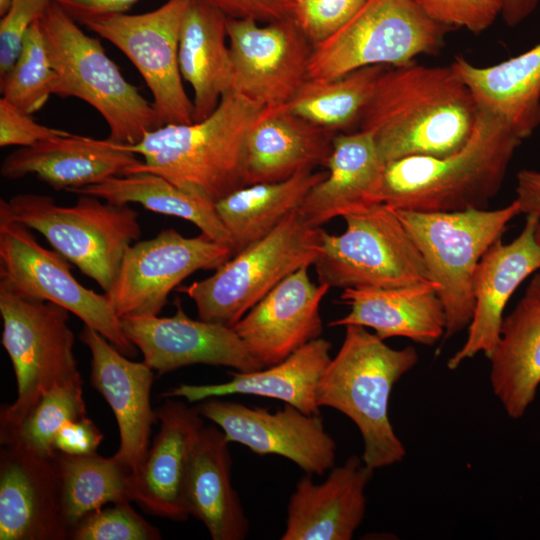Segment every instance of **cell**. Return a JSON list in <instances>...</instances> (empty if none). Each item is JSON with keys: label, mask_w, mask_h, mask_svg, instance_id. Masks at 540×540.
<instances>
[{"label": "cell", "mask_w": 540, "mask_h": 540, "mask_svg": "<svg viewBox=\"0 0 540 540\" xmlns=\"http://www.w3.org/2000/svg\"><path fill=\"white\" fill-rule=\"evenodd\" d=\"M478 112L471 90L452 64L412 62L383 70L358 129L373 135L386 163L409 156L445 157L466 143Z\"/></svg>", "instance_id": "1"}, {"label": "cell", "mask_w": 540, "mask_h": 540, "mask_svg": "<svg viewBox=\"0 0 540 540\" xmlns=\"http://www.w3.org/2000/svg\"><path fill=\"white\" fill-rule=\"evenodd\" d=\"M522 141L498 117L479 109L468 140L456 152L387 162L377 201L420 212L486 209Z\"/></svg>", "instance_id": "2"}, {"label": "cell", "mask_w": 540, "mask_h": 540, "mask_svg": "<svg viewBox=\"0 0 540 540\" xmlns=\"http://www.w3.org/2000/svg\"><path fill=\"white\" fill-rule=\"evenodd\" d=\"M262 110L230 90L204 120L163 125L146 133L140 142L124 145L144 158L130 174H158L215 204L245 186L244 142Z\"/></svg>", "instance_id": "3"}, {"label": "cell", "mask_w": 540, "mask_h": 540, "mask_svg": "<svg viewBox=\"0 0 540 540\" xmlns=\"http://www.w3.org/2000/svg\"><path fill=\"white\" fill-rule=\"evenodd\" d=\"M418 358L414 347L391 348L366 327L350 324L319 381L318 406L353 421L363 439L362 460L373 470L399 463L406 455L389 420V399L394 384Z\"/></svg>", "instance_id": "4"}, {"label": "cell", "mask_w": 540, "mask_h": 540, "mask_svg": "<svg viewBox=\"0 0 540 540\" xmlns=\"http://www.w3.org/2000/svg\"><path fill=\"white\" fill-rule=\"evenodd\" d=\"M40 24L57 76L54 95L76 97L92 106L105 120L108 139L114 143L136 144L160 127L153 102L124 78L97 38L85 34L52 2Z\"/></svg>", "instance_id": "5"}, {"label": "cell", "mask_w": 540, "mask_h": 540, "mask_svg": "<svg viewBox=\"0 0 540 540\" xmlns=\"http://www.w3.org/2000/svg\"><path fill=\"white\" fill-rule=\"evenodd\" d=\"M394 211L417 246L430 281L437 285L446 316L443 338L448 339L468 328L475 304V269L508 223L521 214L519 205L514 200L495 210Z\"/></svg>", "instance_id": "6"}, {"label": "cell", "mask_w": 540, "mask_h": 540, "mask_svg": "<svg viewBox=\"0 0 540 540\" xmlns=\"http://www.w3.org/2000/svg\"><path fill=\"white\" fill-rule=\"evenodd\" d=\"M321 232L297 209L211 276L176 290L193 300L199 319L233 328L283 279L314 264L321 250Z\"/></svg>", "instance_id": "7"}, {"label": "cell", "mask_w": 540, "mask_h": 540, "mask_svg": "<svg viewBox=\"0 0 540 540\" xmlns=\"http://www.w3.org/2000/svg\"><path fill=\"white\" fill-rule=\"evenodd\" d=\"M5 204L15 220L41 233L104 292L111 288L126 250L141 236L136 210L93 195L80 194L68 207L32 193L16 194Z\"/></svg>", "instance_id": "8"}, {"label": "cell", "mask_w": 540, "mask_h": 540, "mask_svg": "<svg viewBox=\"0 0 540 540\" xmlns=\"http://www.w3.org/2000/svg\"><path fill=\"white\" fill-rule=\"evenodd\" d=\"M1 343L16 377L17 397L0 410V429L19 424L52 389L81 378L69 311L0 283Z\"/></svg>", "instance_id": "9"}, {"label": "cell", "mask_w": 540, "mask_h": 540, "mask_svg": "<svg viewBox=\"0 0 540 540\" xmlns=\"http://www.w3.org/2000/svg\"><path fill=\"white\" fill-rule=\"evenodd\" d=\"M450 28L414 0H366L338 31L313 47L309 78L333 79L368 66L398 67L437 54Z\"/></svg>", "instance_id": "10"}, {"label": "cell", "mask_w": 540, "mask_h": 540, "mask_svg": "<svg viewBox=\"0 0 540 540\" xmlns=\"http://www.w3.org/2000/svg\"><path fill=\"white\" fill-rule=\"evenodd\" d=\"M346 230L322 229L313 266L330 288H394L430 281L423 258L393 208L379 203L345 215ZM432 282V281H431Z\"/></svg>", "instance_id": "11"}, {"label": "cell", "mask_w": 540, "mask_h": 540, "mask_svg": "<svg viewBox=\"0 0 540 540\" xmlns=\"http://www.w3.org/2000/svg\"><path fill=\"white\" fill-rule=\"evenodd\" d=\"M69 261L41 246L30 228L15 220L0 200V283L14 291L56 303L132 358L136 346L125 335L108 298L86 288L73 276Z\"/></svg>", "instance_id": "12"}, {"label": "cell", "mask_w": 540, "mask_h": 540, "mask_svg": "<svg viewBox=\"0 0 540 540\" xmlns=\"http://www.w3.org/2000/svg\"><path fill=\"white\" fill-rule=\"evenodd\" d=\"M191 1L168 0L149 12L109 14L81 23L134 64L152 93L160 126L194 122L178 62L180 27Z\"/></svg>", "instance_id": "13"}, {"label": "cell", "mask_w": 540, "mask_h": 540, "mask_svg": "<svg viewBox=\"0 0 540 540\" xmlns=\"http://www.w3.org/2000/svg\"><path fill=\"white\" fill-rule=\"evenodd\" d=\"M232 256L230 246L202 233L185 237L165 229L129 246L105 295L120 319L157 316L183 280L199 270H216Z\"/></svg>", "instance_id": "14"}, {"label": "cell", "mask_w": 540, "mask_h": 540, "mask_svg": "<svg viewBox=\"0 0 540 540\" xmlns=\"http://www.w3.org/2000/svg\"><path fill=\"white\" fill-rule=\"evenodd\" d=\"M232 57L231 90L263 108L288 105L309 78L313 44L296 19L259 25L254 19H227Z\"/></svg>", "instance_id": "15"}, {"label": "cell", "mask_w": 540, "mask_h": 540, "mask_svg": "<svg viewBox=\"0 0 540 540\" xmlns=\"http://www.w3.org/2000/svg\"><path fill=\"white\" fill-rule=\"evenodd\" d=\"M196 407L229 442L255 454L282 456L308 475L321 476L335 465L336 443L319 414L308 415L289 404L272 413L220 398L203 400Z\"/></svg>", "instance_id": "16"}, {"label": "cell", "mask_w": 540, "mask_h": 540, "mask_svg": "<svg viewBox=\"0 0 540 540\" xmlns=\"http://www.w3.org/2000/svg\"><path fill=\"white\" fill-rule=\"evenodd\" d=\"M176 308L170 317L121 318L125 335L158 375L194 364L224 366L240 372L265 367L232 327L190 318L179 300Z\"/></svg>", "instance_id": "17"}, {"label": "cell", "mask_w": 540, "mask_h": 540, "mask_svg": "<svg viewBox=\"0 0 540 540\" xmlns=\"http://www.w3.org/2000/svg\"><path fill=\"white\" fill-rule=\"evenodd\" d=\"M79 338L91 354L90 384L117 421L120 445L114 455L136 476L150 448L152 425L158 422L150 400L154 371L144 361L130 360L89 326L84 325Z\"/></svg>", "instance_id": "18"}, {"label": "cell", "mask_w": 540, "mask_h": 540, "mask_svg": "<svg viewBox=\"0 0 540 540\" xmlns=\"http://www.w3.org/2000/svg\"><path fill=\"white\" fill-rule=\"evenodd\" d=\"M540 217L526 215L521 233L510 243L498 239L480 259L473 275L474 311L463 346L448 360L450 370L495 348L505 307L520 284L540 271V245L535 232Z\"/></svg>", "instance_id": "19"}, {"label": "cell", "mask_w": 540, "mask_h": 540, "mask_svg": "<svg viewBox=\"0 0 540 540\" xmlns=\"http://www.w3.org/2000/svg\"><path fill=\"white\" fill-rule=\"evenodd\" d=\"M308 269L302 267L283 279L233 326L265 367L322 334L320 304L330 287L313 283Z\"/></svg>", "instance_id": "20"}, {"label": "cell", "mask_w": 540, "mask_h": 540, "mask_svg": "<svg viewBox=\"0 0 540 540\" xmlns=\"http://www.w3.org/2000/svg\"><path fill=\"white\" fill-rule=\"evenodd\" d=\"M69 536L53 458L1 445L0 540H66Z\"/></svg>", "instance_id": "21"}, {"label": "cell", "mask_w": 540, "mask_h": 540, "mask_svg": "<svg viewBox=\"0 0 540 540\" xmlns=\"http://www.w3.org/2000/svg\"><path fill=\"white\" fill-rule=\"evenodd\" d=\"M124 145L107 139L68 135L20 147L2 161L6 179L35 175L54 190L76 189L129 175L142 160Z\"/></svg>", "instance_id": "22"}, {"label": "cell", "mask_w": 540, "mask_h": 540, "mask_svg": "<svg viewBox=\"0 0 540 540\" xmlns=\"http://www.w3.org/2000/svg\"><path fill=\"white\" fill-rule=\"evenodd\" d=\"M155 413L160 429L134 478L133 501L150 514L186 521L190 515L184 499L185 479L203 417L196 406L172 398Z\"/></svg>", "instance_id": "23"}, {"label": "cell", "mask_w": 540, "mask_h": 540, "mask_svg": "<svg viewBox=\"0 0 540 540\" xmlns=\"http://www.w3.org/2000/svg\"><path fill=\"white\" fill-rule=\"evenodd\" d=\"M374 470L352 455L314 484L302 477L290 497L282 540H350L366 511L365 488Z\"/></svg>", "instance_id": "24"}, {"label": "cell", "mask_w": 540, "mask_h": 540, "mask_svg": "<svg viewBox=\"0 0 540 540\" xmlns=\"http://www.w3.org/2000/svg\"><path fill=\"white\" fill-rule=\"evenodd\" d=\"M335 134L294 114L287 105L263 108L244 142L245 186L279 182L299 171L326 166Z\"/></svg>", "instance_id": "25"}, {"label": "cell", "mask_w": 540, "mask_h": 540, "mask_svg": "<svg viewBox=\"0 0 540 540\" xmlns=\"http://www.w3.org/2000/svg\"><path fill=\"white\" fill-rule=\"evenodd\" d=\"M385 165L370 132L336 133L325 166L327 175L309 191L300 213L311 226L320 227L379 204L377 192Z\"/></svg>", "instance_id": "26"}, {"label": "cell", "mask_w": 540, "mask_h": 540, "mask_svg": "<svg viewBox=\"0 0 540 540\" xmlns=\"http://www.w3.org/2000/svg\"><path fill=\"white\" fill-rule=\"evenodd\" d=\"M350 312L329 326L360 325L382 340L404 337L431 346L444 337L446 316L434 282L394 288H346L340 296Z\"/></svg>", "instance_id": "27"}, {"label": "cell", "mask_w": 540, "mask_h": 540, "mask_svg": "<svg viewBox=\"0 0 540 540\" xmlns=\"http://www.w3.org/2000/svg\"><path fill=\"white\" fill-rule=\"evenodd\" d=\"M331 343L314 339L277 364L251 372H229L231 380L218 384H180L161 394L201 402L210 398L243 394L272 398L292 405L305 414H319L317 388L329 364Z\"/></svg>", "instance_id": "28"}, {"label": "cell", "mask_w": 540, "mask_h": 540, "mask_svg": "<svg viewBox=\"0 0 540 540\" xmlns=\"http://www.w3.org/2000/svg\"><path fill=\"white\" fill-rule=\"evenodd\" d=\"M493 393L512 419L521 418L540 385V271L502 322L488 358Z\"/></svg>", "instance_id": "29"}, {"label": "cell", "mask_w": 540, "mask_h": 540, "mask_svg": "<svg viewBox=\"0 0 540 540\" xmlns=\"http://www.w3.org/2000/svg\"><path fill=\"white\" fill-rule=\"evenodd\" d=\"M229 441L216 426H203L191 452L184 499L190 516L213 540H243L249 522L232 486Z\"/></svg>", "instance_id": "30"}, {"label": "cell", "mask_w": 540, "mask_h": 540, "mask_svg": "<svg viewBox=\"0 0 540 540\" xmlns=\"http://www.w3.org/2000/svg\"><path fill=\"white\" fill-rule=\"evenodd\" d=\"M227 19L222 11L203 0H192L183 16L178 62L182 79L193 90L194 122L207 118L232 88Z\"/></svg>", "instance_id": "31"}, {"label": "cell", "mask_w": 540, "mask_h": 540, "mask_svg": "<svg viewBox=\"0 0 540 540\" xmlns=\"http://www.w3.org/2000/svg\"><path fill=\"white\" fill-rule=\"evenodd\" d=\"M452 66L479 109L498 117L521 140L540 125V43L492 66H475L463 57H455Z\"/></svg>", "instance_id": "32"}, {"label": "cell", "mask_w": 540, "mask_h": 540, "mask_svg": "<svg viewBox=\"0 0 540 540\" xmlns=\"http://www.w3.org/2000/svg\"><path fill=\"white\" fill-rule=\"evenodd\" d=\"M326 175V171L302 170L283 181L244 186L217 201L215 209L230 235L233 255L268 235L299 209Z\"/></svg>", "instance_id": "33"}, {"label": "cell", "mask_w": 540, "mask_h": 540, "mask_svg": "<svg viewBox=\"0 0 540 540\" xmlns=\"http://www.w3.org/2000/svg\"><path fill=\"white\" fill-rule=\"evenodd\" d=\"M72 193L93 195L115 204L138 203L153 212L182 218L194 224L208 238L233 249L215 204L180 189L158 174L140 172L112 177Z\"/></svg>", "instance_id": "34"}, {"label": "cell", "mask_w": 540, "mask_h": 540, "mask_svg": "<svg viewBox=\"0 0 540 540\" xmlns=\"http://www.w3.org/2000/svg\"><path fill=\"white\" fill-rule=\"evenodd\" d=\"M53 460L70 532L84 516L107 504L133 501L135 476L115 455L76 456L57 451Z\"/></svg>", "instance_id": "35"}, {"label": "cell", "mask_w": 540, "mask_h": 540, "mask_svg": "<svg viewBox=\"0 0 540 540\" xmlns=\"http://www.w3.org/2000/svg\"><path fill=\"white\" fill-rule=\"evenodd\" d=\"M386 66L363 67L333 79L308 78L287 107L333 133L359 122L379 75Z\"/></svg>", "instance_id": "36"}, {"label": "cell", "mask_w": 540, "mask_h": 540, "mask_svg": "<svg viewBox=\"0 0 540 540\" xmlns=\"http://www.w3.org/2000/svg\"><path fill=\"white\" fill-rule=\"evenodd\" d=\"M86 415L80 378L45 394L19 424L0 429V442L52 459L57 453L54 441L60 428L67 421Z\"/></svg>", "instance_id": "37"}, {"label": "cell", "mask_w": 540, "mask_h": 540, "mask_svg": "<svg viewBox=\"0 0 540 540\" xmlns=\"http://www.w3.org/2000/svg\"><path fill=\"white\" fill-rule=\"evenodd\" d=\"M56 77L39 19L26 33L15 63L0 78L3 98L21 112L31 115L53 95Z\"/></svg>", "instance_id": "38"}, {"label": "cell", "mask_w": 540, "mask_h": 540, "mask_svg": "<svg viewBox=\"0 0 540 540\" xmlns=\"http://www.w3.org/2000/svg\"><path fill=\"white\" fill-rule=\"evenodd\" d=\"M71 540H160L157 527L146 521L130 502L111 504L84 516L71 530Z\"/></svg>", "instance_id": "39"}, {"label": "cell", "mask_w": 540, "mask_h": 540, "mask_svg": "<svg viewBox=\"0 0 540 540\" xmlns=\"http://www.w3.org/2000/svg\"><path fill=\"white\" fill-rule=\"evenodd\" d=\"M433 21L474 34L487 30L501 15L503 0H414Z\"/></svg>", "instance_id": "40"}, {"label": "cell", "mask_w": 540, "mask_h": 540, "mask_svg": "<svg viewBox=\"0 0 540 540\" xmlns=\"http://www.w3.org/2000/svg\"><path fill=\"white\" fill-rule=\"evenodd\" d=\"M295 1V19L304 34L315 46L345 25L366 0Z\"/></svg>", "instance_id": "41"}, {"label": "cell", "mask_w": 540, "mask_h": 540, "mask_svg": "<svg viewBox=\"0 0 540 540\" xmlns=\"http://www.w3.org/2000/svg\"><path fill=\"white\" fill-rule=\"evenodd\" d=\"M50 4V0H11L0 19V78L11 69L29 28Z\"/></svg>", "instance_id": "42"}, {"label": "cell", "mask_w": 540, "mask_h": 540, "mask_svg": "<svg viewBox=\"0 0 540 540\" xmlns=\"http://www.w3.org/2000/svg\"><path fill=\"white\" fill-rule=\"evenodd\" d=\"M72 133L41 125L30 114L21 112L3 97L0 99V146L29 147Z\"/></svg>", "instance_id": "43"}, {"label": "cell", "mask_w": 540, "mask_h": 540, "mask_svg": "<svg viewBox=\"0 0 540 540\" xmlns=\"http://www.w3.org/2000/svg\"><path fill=\"white\" fill-rule=\"evenodd\" d=\"M229 18L274 22L295 19V0H203Z\"/></svg>", "instance_id": "44"}, {"label": "cell", "mask_w": 540, "mask_h": 540, "mask_svg": "<svg viewBox=\"0 0 540 540\" xmlns=\"http://www.w3.org/2000/svg\"><path fill=\"white\" fill-rule=\"evenodd\" d=\"M102 440V432L86 415L67 421L58 431L54 446L64 454L88 455L97 452Z\"/></svg>", "instance_id": "45"}, {"label": "cell", "mask_w": 540, "mask_h": 540, "mask_svg": "<svg viewBox=\"0 0 540 540\" xmlns=\"http://www.w3.org/2000/svg\"><path fill=\"white\" fill-rule=\"evenodd\" d=\"M78 23L99 16L127 13L139 0H50Z\"/></svg>", "instance_id": "46"}, {"label": "cell", "mask_w": 540, "mask_h": 540, "mask_svg": "<svg viewBox=\"0 0 540 540\" xmlns=\"http://www.w3.org/2000/svg\"><path fill=\"white\" fill-rule=\"evenodd\" d=\"M515 192L521 214L540 217V172L529 169L519 171Z\"/></svg>", "instance_id": "47"}, {"label": "cell", "mask_w": 540, "mask_h": 540, "mask_svg": "<svg viewBox=\"0 0 540 540\" xmlns=\"http://www.w3.org/2000/svg\"><path fill=\"white\" fill-rule=\"evenodd\" d=\"M540 0H503L501 16L509 27H515L529 17Z\"/></svg>", "instance_id": "48"}, {"label": "cell", "mask_w": 540, "mask_h": 540, "mask_svg": "<svg viewBox=\"0 0 540 540\" xmlns=\"http://www.w3.org/2000/svg\"><path fill=\"white\" fill-rule=\"evenodd\" d=\"M11 0H0V15H3L9 7Z\"/></svg>", "instance_id": "49"}, {"label": "cell", "mask_w": 540, "mask_h": 540, "mask_svg": "<svg viewBox=\"0 0 540 540\" xmlns=\"http://www.w3.org/2000/svg\"><path fill=\"white\" fill-rule=\"evenodd\" d=\"M535 238H536V241L538 242V244L540 245V223L537 226V229H536V232H535Z\"/></svg>", "instance_id": "50"}]
</instances>
